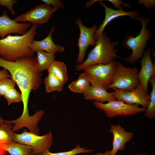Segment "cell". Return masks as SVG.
Segmentation results:
<instances>
[{
    "instance_id": "obj_31",
    "label": "cell",
    "mask_w": 155,
    "mask_h": 155,
    "mask_svg": "<svg viewBox=\"0 0 155 155\" xmlns=\"http://www.w3.org/2000/svg\"><path fill=\"white\" fill-rule=\"evenodd\" d=\"M155 1L154 0H140L138 3L140 4H143L146 8H152L155 7Z\"/></svg>"
},
{
    "instance_id": "obj_21",
    "label": "cell",
    "mask_w": 155,
    "mask_h": 155,
    "mask_svg": "<svg viewBox=\"0 0 155 155\" xmlns=\"http://www.w3.org/2000/svg\"><path fill=\"white\" fill-rule=\"evenodd\" d=\"M11 124L5 122L0 126V155H5L6 152L4 146L13 141V132Z\"/></svg>"
},
{
    "instance_id": "obj_12",
    "label": "cell",
    "mask_w": 155,
    "mask_h": 155,
    "mask_svg": "<svg viewBox=\"0 0 155 155\" xmlns=\"http://www.w3.org/2000/svg\"><path fill=\"white\" fill-rule=\"evenodd\" d=\"M32 26L30 23H20L11 19L5 10L2 16H0V39L4 38L11 34L23 35Z\"/></svg>"
},
{
    "instance_id": "obj_6",
    "label": "cell",
    "mask_w": 155,
    "mask_h": 155,
    "mask_svg": "<svg viewBox=\"0 0 155 155\" xmlns=\"http://www.w3.org/2000/svg\"><path fill=\"white\" fill-rule=\"evenodd\" d=\"M13 141L31 146L32 155H38L46 150H49L52 145L53 137L51 131L44 135L39 136L25 129L20 134L13 132Z\"/></svg>"
},
{
    "instance_id": "obj_3",
    "label": "cell",
    "mask_w": 155,
    "mask_h": 155,
    "mask_svg": "<svg viewBox=\"0 0 155 155\" xmlns=\"http://www.w3.org/2000/svg\"><path fill=\"white\" fill-rule=\"evenodd\" d=\"M117 41L112 42L111 38L103 32L96 41L94 47L88 54L86 59L82 63L77 65L76 69L81 71L90 65L97 64H107L119 57L117 50L115 47L118 45Z\"/></svg>"
},
{
    "instance_id": "obj_26",
    "label": "cell",
    "mask_w": 155,
    "mask_h": 155,
    "mask_svg": "<svg viewBox=\"0 0 155 155\" xmlns=\"http://www.w3.org/2000/svg\"><path fill=\"white\" fill-rule=\"evenodd\" d=\"M3 96L6 99L8 105L12 103L18 102L22 101L21 94L17 91L15 88L9 90Z\"/></svg>"
},
{
    "instance_id": "obj_20",
    "label": "cell",
    "mask_w": 155,
    "mask_h": 155,
    "mask_svg": "<svg viewBox=\"0 0 155 155\" xmlns=\"http://www.w3.org/2000/svg\"><path fill=\"white\" fill-rule=\"evenodd\" d=\"M90 86V79L86 73L84 72L80 74L77 79L71 83L68 88L73 92L83 94Z\"/></svg>"
},
{
    "instance_id": "obj_27",
    "label": "cell",
    "mask_w": 155,
    "mask_h": 155,
    "mask_svg": "<svg viewBox=\"0 0 155 155\" xmlns=\"http://www.w3.org/2000/svg\"><path fill=\"white\" fill-rule=\"evenodd\" d=\"M16 84L14 81L9 78L0 80V96H3L9 90L15 88Z\"/></svg>"
},
{
    "instance_id": "obj_35",
    "label": "cell",
    "mask_w": 155,
    "mask_h": 155,
    "mask_svg": "<svg viewBox=\"0 0 155 155\" xmlns=\"http://www.w3.org/2000/svg\"><path fill=\"white\" fill-rule=\"evenodd\" d=\"M5 121L2 118L0 117V126L4 123Z\"/></svg>"
},
{
    "instance_id": "obj_9",
    "label": "cell",
    "mask_w": 155,
    "mask_h": 155,
    "mask_svg": "<svg viewBox=\"0 0 155 155\" xmlns=\"http://www.w3.org/2000/svg\"><path fill=\"white\" fill-rule=\"evenodd\" d=\"M58 9L45 4L38 5L17 16L14 20L18 22H28L33 25L42 24L47 22Z\"/></svg>"
},
{
    "instance_id": "obj_18",
    "label": "cell",
    "mask_w": 155,
    "mask_h": 155,
    "mask_svg": "<svg viewBox=\"0 0 155 155\" xmlns=\"http://www.w3.org/2000/svg\"><path fill=\"white\" fill-rule=\"evenodd\" d=\"M50 73L65 84L69 80L66 65L63 62L55 60L48 69Z\"/></svg>"
},
{
    "instance_id": "obj_25",
    "label": "cell",
    "mask_w": 155,
    "mask_h": 155,
    "mask_svg": "<svg viewBox=\"0 0 155 155\" xmlns=\"http://www.w3.org/2000/svg\"><path fill=\"white\" fill-rule=\"evenodd\" d=\"M94 150L86 149L85 147H81L79 144H77L75 147L72 149L67 151L56 153H51L49 150H46L38 155H76L82 153H89Z\"/></svg>"
},
{
    "instance_id": "obj_2",
    "label": "cell",
    "mask_w": 155,
    "mask_h": 155,
    "mask_svg": "<svg viewBox=\"0 0 155 155\" xmlns=\"http://www.w3.org/2000/svg\"><path fill=\"white\" fill-rule=\"evenodd\" d=\"M38 25H33L25 34L21 35H8L0 39V57L10 61L24 57H32L34 52L30 48L37 34Z\"/></svg>"
},
{
    "instance_id": "obj_28",
    "label": "cell",
    "mask_w": 155,
    "mask_h": 155,
    "mask_svg": "<svg viewBox=\"0 0 155 155\" xmlns=\"http://www.w3.org/2000/svg\"><path fill=\"white\" fill-rule=\"evenodd\" d=\"M18 1L16 0H0V5L4 6L9 11L13 16L16 14V12L13 8V5Z\"/></svg>"
},
{
    "instance_id": "obj_19",
    "label": "cell",
    "mask_w": 155,
    "mask_h": 155,
    "mask_svg": "<svg viewBox=\"0 0 155 155\" xmlns=\"http://www.w3.org/2000/svg\"><path fill=\"white\" fill-rule=\"evenodd\" d=\"M3 150L11 155H32V148L11 141L4 146Z\"/></svg>"
},
{
    "instance_id": "obj_11",
    "label": "cell",
    "mask_w": 155,
    "mask_h": 155,
    "mask_svg": "<svg viewBox=\"0 0 155 155\" xmlns=\"http://www.w3.org/2000/svg\"><path fill=\"white\" fill-rule=\"evenodd\" d=\"M75 23L78 26L80 30L77 45L79 53L76 61L77 63L80 64L84 61L88 47L90 45L94 46L95 45L96 40L94 35L98 27L95 25L90 28L87 27L83 24L80 18L77 20Z\"/></svg>"
},
{
    "instance_id": "obj_17",
    "label": "cell",
    "mask_w": 155,
    "mask_h": 155,
    "mask_svg": "<svg viewBox=\"0 0 155 155\" xmlns=\"http://www.w3.org/2000/svg\"><path fill=\"white\" fill-rule=\"evenodd\" d=\"M55 30L53 27L46 37L41 40H33L31 42L30 49L33 52L43 51L49 53L64 52L65 49L61 46L55 44L52 39V35Z\"/></svg>"
},
{
    "instance_id": "obj_14",
    "label": "cell",
    "mask_w": 155,
    "mask_h": 155,
    "mask_svg": "<svg viewBox=\"0 0 155 155\" xmlns=\"http://www.w3.org/2000/svg\"><path fill=\"white\" fill-rule=\"evenodd\" d=\"M150 51V48H148L145 51L140 60L141 67L138 73L140 84L147 93L149 80L152 76L155 75V65L152 61Z\"/></svg>"
},
{
    "instance_id": "obj_23",
    "label": "cell",
    "mask_w": 155,
    "mask_h": 155,
    "mask_svg": "<svg viewBox=\"0 0 155 155\" xmlns=\"http://www.w3.org/2000/svg\"><path fill=\"white\" fill-rule=\"evenodd\" d=\"M44 83L45 91L47 93L54 91L60 92L62 91L64 85L57 78L49 73L45 78Z\"/></svg>"
},
{
    "instance_id": "obj_36",
    "label": "cell",
    "mask_w": 155,
    "mask_h": 155,
    "mask_svg": "<svg viewBox=\"0 0 155 155\" xmlns=\"http://www.w3.org/2000/svg\"><path fill=\"white\" fill-rule=\"evenodd\" d=\"M136 155H149L144 153H140L138 152H136Z\"/></svg>"
},
{
    "instance_id": "obj_1",
    "label": "cell",
    "mask_w": 155,
    "mask_h": 155,
    "mask_svg": "<svg viewBox=\"0 0 155 155\" xmlns=\"http://www.w3.org/2000/svg\"><path fill=\"white\" fill-rule=\"evenodd\" d=\"M0 67L7 70L12 80L18 85L22 96L23 110L21 116L17 119L18 123L28 125L35 120L34 115L30 116L28 108L30 94L36 91L42 83V74L37 68V56L24 57L10 61L0 57Z\"/></svg>"
},
{
    "instance_id": "obj_7",
    "label": "cell",
    "mask_w": 155,
    "mask_h": 155,
    "mask_svg": "<svg viewBox=\"0 0 155 155\" xmlns=\"http://www.w3.org/2000/svg\"><path fill=\"white\" fill-rule=\"evenodd\" d=\"M94 105L97 108L104 111L106 116L112 118L117 116H130L143 112L146 110L138 105L130 104L123 101L116 100L104 103L94 101Z\"/></svg>"
},
{
    "instance_id": "obj_4",
    "label": "cell",
    "mask_w": 155,
    "mask_h": 155,
    "mask_svg": "<svg viewBox=\"0 0 155 155\" xmlns=\"http://www.w3.org/2000/svg\"><path fill=\"white\" fill-rule=\"evenodd\" d=\"M135 20H139L142 24L140 33L135 37L132 35L127 36L123 41L124 46L132 51L130 55L125 59L127 62L131 64L135 62L142 57L147 46L148 41L152 35V32L149 29L146 28L150 21V18L140 16L137 18Z\"/></svg>"
},
{
    "instance_id": "obj_30",
    "label": "cell",
    "mask_w": 155,
    "mask_h": 155,
    "mask_svg": "<svg viewBox=\"0 0 155 155\" xmlns=\"http://www.w3.org/2000/svg\"><path fill=\"white\" fill-rule=\"evenodd\" d=\"M107 1L111 3L118 10H123V7L122 5H123L124 7L131 8L128 3H124L120 0H108Z\"/></svg>"
},
{
    "instance_id": "obj_10",
    "label": "cell",
    "mask_w": 155,
    "mask_h": 155,
    "mask_svg": "<svg viewBox=\"0 0 155 155\" xmlns=\"http://www.w3.org/2000/svg\"><path fill=\"white\" fill-rule=\"evenodd\" d=\"M114 91L111 93L117 100H122L130 104L141 105L146 110L150 100V95L146 92L140 84L134 89L126 91L116 88H112Z\"/></svg>"
},
{
    "instance_id": "obj_33",
    "label": "cell",
    "mask_w": 155,
    "mask_h": 155,
    "mask_svg": "<svg viewBox=\"0 0 155 155\" xmlns=\"http://www.w3.org/2000/svg\"><path fill=\"white\" fill-rule=\"evenodd\" d=\"M93 155H110V150H107L104 153L98 152Z\"/></svg>"
},
{
    "instance_id": "obj_29",
    "label": "cell",
    "mask_w": 155,
    "mask_h": 155,
    "mask_svg": "<svg viewBox=\"0 0 155 155\" xmlns=\"http://www.w3.org/2000/svg\"><path fill=\"white\" fill-rule=\"evenodd\" d=\"M44 4L52 6L53 8L59 9L64 8V5L60 0H42Z\"/></svg>"
},
{
    "instance_id": "obj_8",
    "label": "cell",
    "mask_w": 155,
    "mask_h": 155,
    "mask_svg": "<svg viewBox=\"0 0 155 155\" xmlns=\"http://www.w3.org/2000/svg\"><path fill=\"white\" fill-rule=\"evenodd\" d=\"M117 62L114 60L107 64H97L88 66L83 70L90 80L104 87L107 90L112 82V77Z\"/></svg>"
},
{
    "instance_id": "obj_24",
    "label": "cell",
    "mask_w": 155,
    "mask_h": 155,
    "mask_svg": "<svg viewBox=\"0 0 155 155\" xmlns=\"http://www.w3.org/2000/svg\"><path fill=\"white\" fill-rule=\"evenodd\" d=\"M149 82L152 86V90L149 104L145 112L144 116L148 119H152L155 117V75L150 78Z\"/></svg>"
},
{
    "instance_id": "obj_34",
    "label": "cell",
    "mask_w": 155,
    "mask_h": 155,
    "mask_svg": "<svg viewBox=\"0 0 155 155\" xmlns=\"http://www.w3.org/2000/svg\"><path fill=\"white\" fill-rule=\"evenodd\" d=\"M91 1H89L87 2L86 3V6L87 7H90L94 2L97 1V0H92Z\"/></svg>"
},
{
    "instance_id": "obj_5",
    "label": "cell",
    "mask_w": 155,
    "mask_h": 155,
    "mask_svg": "<svg viewBox=\"0 0 155 155\" xmlns=\"http://www.w3.org/2000/svg\"><path fill=\"white\" fill-rule=\"evenodd\" d=\"M138 72L136 67H126L121 63L117 62L113 75L112 82L108 89L115 88L126 91L133 90L140 83Z\"/></svg>"
},
{
    "instance_id": "obj_16",
    "label": "cell",
    "mask_w": 155,
    "mask_h": 155,
    "mask_svg": "<svg viewBox=\"0 0 155 155\" xmlns=\"http://www.w3.org/2000/svg\"><path fill=\"white\" fill-rule=\"evenodd\" d=\"M90 82V86L83 93L85 99L102 103L117 100L111 92H107L102 86L92 80Z\"/></svg>"
},
{
    "instance_id": "obj_15",
    "label": "cell",
    "mask_w": 155,
    "mask_h": 155,
    "mask_svg": "<svg viewBox=\"0 0 155 155\" xmlns=\"http://www.w3.org/2000/svg\"><path fill=\"white\" fill-rule=\"evenodd\" d=\"M100 1V4L104 7L105 17L102 23L100 25L95 33L94 38L96 40L101 36L106 26L112 20L124 16H129L131 19L135 20L139 16L140 13L137 11H126L123 10L114 9L111 8L107 7L102 2V1Z\"/></svg>"
},
{
    "instance_id": "obj_13",
    "label": "cell",
    "mask_w": 155,
    "mask_h": 155,
    "mask_svg": "<svg viewBox=\"0 0 155 155\" xmlns=\"http://www.w3.org/2000/svg\"><path fill=\"white\" fill-rule=\"evenodd\" d=\"M109 132L113 136L112 148L110 150V155H116L119 150H124L126 143L131 140L133 135V132L126 131L119 124H111Z\"/></svg>"
},
{
    "instance_id": "obj_32",
    "label": "cell",
    "mask_w": 155,
    "mask_h": 155,
    "mask_svg": "<svg viewBox=\"0 0 155 155\" xmlns=\"http://www.w3.org/2000/svg\"><path fill=\"white\" fill-rule=\"evenodd\" d=\"M11 76L8 71L5 69L0 70V80L4 78H9Z\"/></svg>"
},
{
    "instance_id": "obj_22",
    "label": "cell",
    "mask_w": 155,
    "mask_h": 155,
    "mask_svg": "<svg viewBox=\"0 0 155 155\" xmlns=\"http://www.w3.org/2000/svg\"><path fill=\"white\" fill-rule=\"evenodd\" d=\"M37 53V68L38 71L47 70L52 63L55 60L56 53H49L43 51H38Z\"/></svg>"
}]
</instances>
